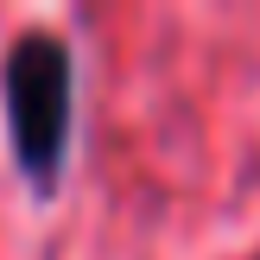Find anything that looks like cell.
I'll return each instance as SVG.
<instances>
[{
    "label": "cell",
    "instance_id": "1",
    "mask_svg": "<svg viewBox=\"0 0 260 260\" xmlns=\"http://www.w3.org/2000/svg\"><path fill=\"white\" fill-rule=\"evenodd\" d=\"M0 102H7V140L25 190L51 197L63 184L70 140H76V51L57 25H25L7 38Z\"/></svg>",
    "mask_w": 260,
    "mask_h": 260
}]
</instances>
